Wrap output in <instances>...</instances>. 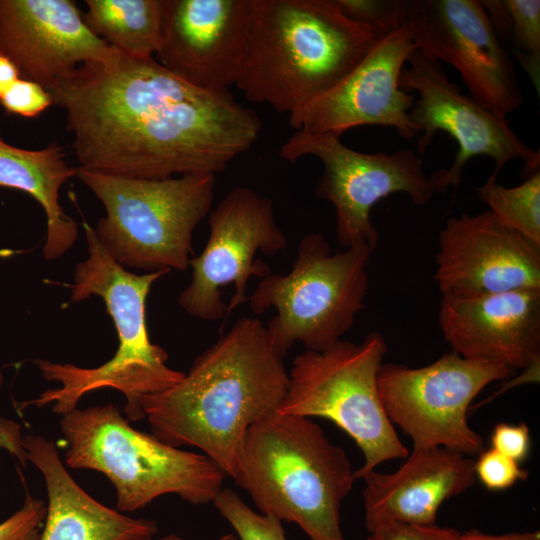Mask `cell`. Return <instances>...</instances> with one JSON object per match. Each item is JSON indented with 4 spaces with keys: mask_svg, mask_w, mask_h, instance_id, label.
<instances>
[{
    "mask_svg": "<svg viewBox=\"0 0 540 540\" xmlns=\"http://www.w3.org/2000/svg\"><path fill=\"white\" fill-rule=\"evenodd\" d=\"M46 89L66 113L79 167L108 175H216L252 147L262 127L229 90L195 88L154 57L118 52Z\"/></svg>",
    "mask_w": 540,
    "mask_h": 540,
    "instance_id": "cell-1",
    "label": "cell"
},
{
    "mask_svg": "<svg viewBox=\"0 0 540 540\" xmlns=\"http://www.w3.org/2000/svg\"><path fill=\"white\" fill-rule=\"evenodd\" d=\"M288 382L265 325L242 317L177 384L142 396L139 406L152 435L174 447L200 449L233 478L248 429L278 411Z\"/></svg>",
    "mask_w": 540,
    "mask_h": 540,
    "instance_id": "cell-2",
    "label": "cell"
},
{
    "mask_svg": "<svg viewBox=\"0 0 540 540\" xmlns=\"http://www.w3.org/2000/svg\"><path fill=\"white\" fill-rule=\"evenodd\" d=\"M377 40L336 0H252L235 85L249 101L290 117L337 85Z\"/></svg>",
    "mask_w": 540,
    "mask_h": 540,
    "instance_id": "cell-3",
    "label": "cell"
},
{
    "mask_svg": "<svg viewBox=\"0 0 540 540\" xmlns=\"http://www.w3.org/2000/svg\"><path fill=\"white\" fill-rule=\"evenodd\" d=\"M83 226L89 255L76 265L73 283L67 285L70 302L99 296L116 328L118 348L110 360L92 368L36 359L42 376L61 386L42 392L23 406L52 404V411L62 416L75 410L85 394L110 387L126 397L124 411L128 420L138 421L145 418L139 399L171 388L185 374L167 365L166 350L151 343L146 328L147 296L153 283L170 271L137 275L126 270L109 255L95 229L87 222Z\"/></svg>",
    "mask_w": 540,
    "mask_h": 540,
    "instance_id": "cell-4",
    "label": "cell"
},
{
    "mask_svg": "<svg viewBox=\"0 0 540 540\" xmlns=\"http://www.w3.org/2000/svg\"><path fill=\"white\" fill-rule=\"evenodd\" d=\"M232 479L260 513L297 524L311 540H345L340 508L354 470L311 418L275 412L253 424Z\"/></svg>",
    "mask_w": 540,
    "mask_h": 540,
    "instance_id": "cell-5",
    "label": "cell"
},
{
    "mask_svg": "<svg viewBox=\"0 0 540 540\" xmlns=\"http://www.w3.org/2000/svg\"><path fill=\"white\" fill-rule=\"evenodd\" d=\"M65 463L103 473L113 484L117 508L132 512L176 494L193 505L213 502L226 474L206 455L171 446L133 428L114 404L62 415Z\"/></svg>",
    "mask_w": 540,
    "mask_h": 540,
    "instance_id": "cell-6",
    "label": "cell"
},
{
    "mask_svg": "<svg viewBox=\"0 0 540 540\" xmlns=\"http://www.w3.org/2000/svg\"><path fill=\"white\" fill-rule=\"evenodd\" d=\"M76 177L105 208L95 232L118 264L147 273L188 269L193 232L212 208L215 175L139 179L78 166Z\"/></svg>",
    "mask_w": 540,
    "mask_h": 540,
    "instance_id": "cell-7",
    "label": "cell"
},
{
    "mask_svg": "<svg viewBox=\"0 0 540 540\" xmlns=\"http://www.w3.org/2000/svg\"><path fill=\"white\" fill-rule=\"evenodd\" d=\"M372 253L367 247L332 253L322 233H309L289 272L262 278L248 302L257 315L275 308L265 328L280 357L296 342L305 350L323 351L353 327L365 307Z\"/></svg>",
    "mask_w": 540,
    "mask_h": 540,
    "instance_id": "cell-8",
    "label": "cell"
},
{
    "mask_svg": "<svg viewBox=\"0 0 540 540\" xmlns=\"http://www.w3.org/2000/svg\"><path fill=\"white\" fill-rule=\"evenodd\" d=\"M386 352L385 339L376 331L359 344L341 339L323 351H303L292 362L277 411L328 419L348 434L364 456L354 480L385 461L409 456L378 392L377 376Z\"/></svg>",
    "mask_w": 540,
    "mask_h": 540,
    "instance_id": "cell-9",
    "label": "cell"
},
{
    "mask_svg": "<svg viewBox=\"0 0 540 540\" xmlns=\"http://www.w3.org/2000/svg\"><path fill=\"white\" fill-rule=\"evenodd\" d=\"M278 153L291 162L305 156L321 161L323 171L314 195L333 205L337 241L345 249L375 251L379 235L370 213L380 200L404 193L414 205L425 206L436 193L421 158L409 148L363 153L346 146L335 134L296 130Z\"/></svg>",
    "mask_w": 540,
    "mask_h": 540,
    "instance_id": "cell-10",
    "label": "cell"
},
{
    "mask_svg": "<svg viewBox=\"0 0 540 540\" xmlns=\"http://www.w3.org/2000/svg\"><path fill=\"white\" fill-rule=\"evenodd\" d=\"M512 373L451 351L423 367L383 363L377 385L387 417L412 439L413 450L442 447L472 457L484 441L469 426L467 411L486 386Z\"/></svg>",
    "mask_w": 540,
    "mask_h": 540,
    "instance_id": "cell-11",
    "label": "cell"
},
{
    "mask_svg": "<svg viewBox=\"0 0 540 540\" xmlns=\"http://www.w3.org/2000/svg\"><path fill=\"white\" fill-rule=\"evenodd\" d=\"M210 234L200 255L191 258L192 279L178 304L190 316L217 321L248 302L251 275L264 278L270 267L259 258L275 255L288 238L275 219L273 201L253 189L236 186L209 214Z\"/></svg>",
    "mask_w": 540,
    "mask_h": 540,
    "instance_id": "cell-12",
    "label": "cell"
},
{
    "mask_svg": "<svg viewBox=\"0 0 540 540\" xmlns=\"http://www.w3.org/2000/svg\"><path fill=\"white\" fill-rule=\"evenodd\" d=\"M399 87L419 95L408 114L422 132L416 146L419 154L428 149L439 130L449 134L458 144L451 166L429 176L436 193L458 185L467 161L476 156L493 159L495 170L492 175L495 177L513 159L524 162L527 177L539 170V150L524 143L506 119L494 115L464 94L450 80L440 62L420 50L415 49L408 57L399 77Z\"/></svg>",
    "mask_w": 540,
    "mask_h": 540,
    "instance_id": "cell-13",
    "label": "cell"
},
{
    "mask_svg": "<svg viewBox=\"0 0 540 540\" xmlns=\"http://www.w3.org/2000/svg\"><path fill=\"white\" fill-rule=\"evenodd\" d=\"M407 21L416 49L458 70L477 103L504 119L522 106L513 61L482 1H408Z\"/></svg>",
    "mask_w": 540,
    "mask_h": 540,
    "instance_id": "cell-14",
    "label": "cell"
},
{
    "mask_svg": "<svg viewBox=\"0 0 540 540\" xmlns=\"http://www.w3.org/2000/svg\"><path fill=\"white\" fill-rule=\"evenodd\" d=\"M416 49L408 21L378 38L364 58L333 88L289 117L295 130L339 137L364 125L393 127L412 139L420 134L409 111L415 95L399 87V77Z\"/></svg>",
    "mask_w": 540,
    "mask_h": 540,
    "instance_id": "cell-15",
    "label": "cell"
},
{
    "mask_svg": "<svg viewBox=\"0 0 540 540\" xmlns=\"http://www.w3.org/2000/svg\"><path fill=\"white\" fill-rule=\"evenodd\" d=\"M252 0H164L158 62L189 85L229 90L243 63Z\"/></svg>",
    "mask_w": 540,
    "mask_h": 540,
    "instance_id": "cell-16",
    "label": "cell"
},
{
    "mask_svg": "<svg viewBox=\"0 0 540 540\" xmlns=\"http://www.w3.org/2000/svg\"><path fill=\"white\" fill-rule=\"evenodd\" d=\"M434 279L441 295L540 289V247L487 210L450 217L439 234Z\"/></svg>",
    "mask_w": 540,
    "mask_h": 540,
    "instance_id": "cell-17",
    "label": "cell"
},
{
    "mask_svg": "<svg viewBox=\"0 0 540 540\" xmlns=\"http://www.w3.org/2000/svg\"><path fill=\"white\" fill-rule=\"evenodd\" d=\"M118 52L91 32L72 0H0V53L20 78L47 88L79 65Z\"/></svg>",
    "mask_w": 540,
    "mask_h": 540,
    "instance_id": "cell-18",
    "label": "cell"
},
{
    "mask_svg": "<svg viewBox=\"0 0 540 540\" xmlns=\"http://www.w3.org/2000/svg\"><path fill=\"white\" fill-rule=\"evenodd\" d=\"M439 327L463 358L512 369L539 365L540 289L442 295Z\"/></svg>",
    "mask_w": 540,
    "mask_h": 540,
    "instance_id": "cell-19",
    "label": "cell"
},
{
    "mask_svg": "<svg viewBox=\"0 0 540 540\" xmlns=\"http://www.w3.org/2000/svg\"><path fill=\"white\" fill-rule=\"evenodd\" d=\"M475 460L436 447L413 450L393 473L372 470L363 489L365 526L369 532L384 524H436L440 506L475 484Z\"/></svg>",
    "mask_w": 540,
    "mask_h": 540,
    "instance_id": "cell-20",
    "label": "cell"
},
{
    "mask_svg": "<svg viewBox=\"0 0 540 540\" xmlns=\"http://www.w3.org/2000/svg\"><path fill=\"white\" fill-rule=\"evenodd\" d=\"M30 461L43 475L48 493L40 540H152L157 523L131 518L84 491L66 470L53 442L40 435L23 436Z\"/></svg>",
    "mask_w": 540,
    "mask_h": 540,
    "instance_id": "cell-21",
    "label": "cell"
},
{
    "mask_svg": "<svg viewBox=\"0 0 540 540\" xmlns=\"http://www.w3.org/2000/svg\"><path fill=\"white\" fill-rule=\"evenodd\" d=\"M76 176L66 161V151L56 142L42 149H24L7 143L0 132V187L29 194L42 207L47 221L43 246L45 260L65 254L78 238V223L60 202L62 185Z\"/></svg>",
    "mask_w": 540,
    "mask_h": 540,
    "instance_id": "cell-22",
    "label": "cell"
},
{
    "mask_svg": "<svg viewBox=\"0 0 540 540\" xmlns=\"http://www.w3.org/2000/svg\"><path fill=\"white\" fill-rule=\"evenodd\" d=\"M83 19L97 37L136 58L157 53L164 0H86Z\"/></svg>",
    "mask_w": 540,
    "mask_h": 540,
    "instance_id": "cell-23",
    "label": "cell"
},
{
    "mask_svg": "<svg viewBox=\"0 0 540 540\" xmlns=\"http://www.w3.org/2000/svg\"><path fill=\"white\" fill-rule=\"evenodd\" d=\"M491 175L475 191L494 216L540 247V170L515 187H504Z\"/></svg>",
    "mask_w": 540,
    "mask_h": 540,
    "instance_id": "cell-24",
    "label": "cell"
},
{
    "mask_svg": "<svg viewBox=\"0 0 540 540\" xmlns=\"http://www.w3.org/2000/svg\"><path fill=\"white\" fill-rule=\"evenodd\" d=\"M510 18L514 55L540 91V1L503 0Z\"/></svg>",
    "mask_w": 540,
    "mask_h": 540,
    "instance_id": "cell-25",
    "label": "cell"
},
{
    "mask_svg": "<svg viewBox=\"0 0 540 540\" xmlns=\"http://www.w3.org/2000/svg\"><path fill=\"white\" fill-rule=\"evenodd\" d=\"M213 504L239 540H287L280 520L253 510L231 488H222Z\"/></svg>",
    "mask_w": 540,
    "mask_h": 540,
    "instance_id": "cell-26",
    "label": "cell"
},
{
    "mask_svg": "<svg viewBox=\"0 0 540 540\" xmlns=\"http://www.w3.org/2000/svg\"><path fill=\"white\" fill-rule=\"evenodd\" d=\"M351 19L370 26L378 38L407 22V0H336Z\"/></svg>",
    "mask_w": 540,
    "mask_h": 540,
    "instance_id": "cell-27",
    "label": "cell"
},
{
    "mask_svg": "<svg viewBox=\"0 0 540 540\" xmlns=\"http://www.w3.org/2000/svg\"><path fill=\"white\" fill-rule=\"evenodd\" d=\"M475 477L491 491H500L526 480L528 470L493 448L483 450L474 463Z\"/></svg>",
    "mask_w": 540,
    "mask_h": 540,
    "instance_id": "cell-28",
    "label": "cell"
},
{
    "mask_svg": "<svg viewBox=\"0 0 540 540\" xmlns=\"http://www.w3.org/2000/svg\"><path fill=\"white\" fill-rule=\"evenodd\" d=\"M0 104L10 114L35 118L53 105V101L45 87L19 78L1 97Z\"/></svg>",
    "mask_w": 540,
    "mask_h": 540,
    "instance_id": "cell-29",
    "label": "cell"
},
{
    "mask_svg": "<svg viewBox=\"0 0 540 540\" xmlns=\"http://www.w3.org/2000/svg\"><path fill=\"white\" fill-rule=\"evenodd\" d=\"M47 504L26 494L23 506L0 523V540H40Z\"/></svg>",
    "mask_w": 540,
    "mask_h": 540,
    "instance_id": "cell-30",
    "label": "cell"
},
{
    "mask_svg": "<svg viewBox=\"0 0 540 540\" xmlns=\"http://www.w3.org/2000/svg\"><path fill=\"white\" fill-rule=\"evenodd\" d=\"M491 448L509 457L518 464L525 461L531 449V437L528 426L521 422L510 424L501 422L491 433Z\"/></svg>",
    "mask_w": 540,
    "mask_h": 540,
    "instance_id": "cell-31",
    "label": "cell"
},
{
    "mask_svg": "<svg viewBox=\"0 0 540 540\" xmlns=\"http://www.w3.org/2000/svg\"><path fill=\"white\" fill-rule=\"evenodd\" d=\"M367 540H446V527L392 522L371 531Z\"/></svg>",
    "mask_w": 540,
    "mask_h": 540,
    "instance_id": "cell-32",
    "label": "cell"
},
{
    "mask_svg": "<svg viewBox=\"0 0 540 540\" xmlns=\"http://www.w3.org/2000/svg\"><path fill=\"white\" fill-rule=\"evenodd\" d=\"M0 449L7 450L22 466H26L28 460L23 446L21 426L16 421L0 417Z\"/></svg>",
    "mask_w": 540,
    "mask_h": 540,
    "instance_id": "cell-33",
    "label": "cell"
},
{
    "mask_svg": "<svg viewBox=\"0 0 540 540\" xmlns=\"http://www.w3.org/2000/svg\"><path fill=\"white\" fill-rule=\"evenodd\" d=\"M446 540H540V531L491 535L476 529L459 532L454 528L446 527Z\"/></svg>",
    "mask_w": 540,
    "mask_h": 540,
    "instance_id": "cell-34",
    "label": "cell"
},
{
    "mask_svg": "<svg viewBox=\"0 0 540 540\" xmlns=\"http://www.w3.org/2000/svg\"><path fill=\"white\" fill-rule=\"evenodd\" d=\"M19 78L20 74L15 64L0 53V99Z\"/></svg>",
    "mask_w": 540,
    "mask_h": 540,
    "instance_id": "cell-35",
    "label": "cell"
},
{
    "mask_svg": "<svg viewBox=\"0 0 540 540\" xmlns=\"http://www.w3.org/2000/svg\"><path fill=\"white\" fill-rule=\"evenodd\" d=\"M158 540H183V539L179 537L178 535L172 533V534L163 536L159 538Z\"/></svg>",
    "mask_w": 540,
    "mask_h": 540,
    "instance_id": "cell-36",
    "label": "cell"
},
{
    "mask_svg": "<svg viewBox=\"0 0 540 540\" xmlns=\"http://www.w3.org/2000/svg\"><path fill=\"white\" fill-rule=\"evenodd\" d=\"M219 540H239L235 534H225Z\"/></svg>",
    "mask_w": 540,
    "mask_h": 540,
    "instance_id": "cell-37",
    "label": "cell"
},
{
    "mask_svg": "<svg viewBox=\"0 0 540 540\" xmlns=\"http://www.w3.org/2000/svg\"><path fill=\"white\" fill-rule=\"evenodd\" d=\"M3 380H4L3 373H2V371L0 369V390H1V387L3 385Z\"/></svg>",
    "mask_w": 540,
    "mask_h": 540,
    "instance_id": "cell-38",
    "label": "cell"
}]
</instances>
